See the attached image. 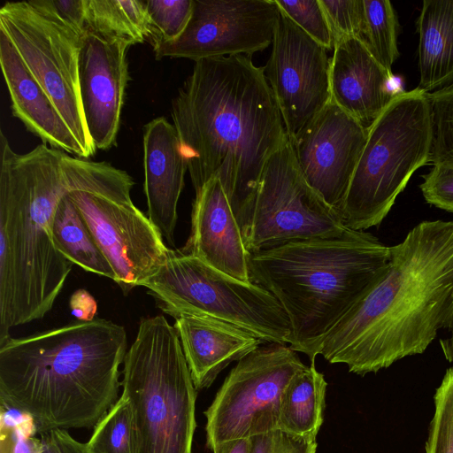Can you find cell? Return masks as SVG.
I'll return each instance as SVG.
<instances>
[{"label":"cell","instance_id":"e0dca14e","mask_svg":"<svg viewBox=\"0 0 453 453\" xmlns=\"http://www.w3.org/2000/svg\"><path fill=\"white\" fill-rule=\"evenodd\" d=\"M180 251L237 280L252 282L242 233L218 178L196 194L190 234Z\"/></svg>","mask_w":453,"mask_h":453},{"label":"cell","instance_id":"44dd1931","mask_svg":"<svg viewBox=\"0 0 453 453\" xmlns=\"http://www.w3.org/2000/svg\"><path fill=\"white\" fill-rule=\"evenodd\" d=\"M173 319L196 390L209 388L226 366L262 343L249 332L219 320L192 315Z\"/></svg>","mask_w":453,"mask_h":453},{"label":"cell","instance_id":"4fadbf2b","mask_svg":"<svg viewBox=\"0 0 453 453\" xmlns=\"http://www.w3.org/2000/svg\"><path fill=\"white\" fill-rule=\"evenodd\" d=\"M278 15L275 0H193L185 30L173 41L153 45L155 58L196 62L250 57L273 42Z\"/></svg>","mask_w":453,"mask_h":453},{"label":"cell","instance_id":"30bf717a","mask_svg":"<svg viewBox=\"0 0 453 453\" xmlns=\"http://www.w3.org/2000/svg\"><path fill=\"white\" fill-rule=\"evenodd\" d=\"M349 228L303 179L290 139L268 160L242 230L249 253L342 235Z\"/></svg>","mask_w":453,"mask_h":453},{"label":"cell","instance_id":"2e32d148","mask_svg":"<svg viewBox=\"0 0 453 453\" xmlns=\"http://www.w3.org/2000/svg\"><path fill=\"white\" fill-rule=\"evenodd\" d=\"M125 39L86 30L79 58L80 93L85 121L96 150L116 143L128 81Z\"/></svg>","mask_w":453,"mask_h":453},{"label":"cell","instance_id":"1f68e13d","mask_svg":"<svg viewBox=\"0 0 453 453\" xmlns=\"http://www.w3.org/2000/svg\"><path fill=\"white\" fill-rule=\"evenodd\" d=\"M279 9L324 48L334 50V39L319 0H275Z\"/></svg>","mask_w":453,"mask_h":453},{"label":"cell","instance_id":"277c9868","mask_svg":"<svg viewBox=\"0 0 453 453\" xmlns=\"http://www.w3.org/2000/svg\"><path fill=\"white\" fill-rule=\"evenodd\" d=\"M64 153L42 142L19 154L0 133V343L52 309L72 270L51 232L67 193Z\"/></svg>","mask_w":453,"mask_h":453},{"label":"cell","instance_id":"cb8c5ba5","mask_svg":"<svg viewBox=\"0 0 453 453\" xmlns=\"http://www.w3.org/2000/svg\"><path fill=\"white\" fill-rule=\"evenodd\" d=\"M51 232L56 248L68 261L115 281V273L110 263L67 193L61 197L55 209Z\"/></svg>","mask_w":453,"mask_h":453},{"label":"cell","instance_id":"9a60e30c","mask_svg":"<svg viewBox=\"0 0 453 453\" xmlns=\"http://www.w3.org/2000/svg\"><path fill=\"white\" fill-rule=\"evenodd\" d=\"M367 135L368 127L331 100L290 139L303 179L339 212Z\"/></svg>","mask_w":453,"mask_h":453},{"label":"cell","instance_id":"4dcf8cb0","mask_svg":"<svg viewBox=\"0 0 453 453\" xmlns=\"http://www.w3.org/2000/svg\"><path fill=\"white\" fill-rule=\"evenodd\" d=\"M37 433L29 415L1 405L0 453H40L42 442Z\"/></svg>","mask_w":453,"mask_h":453},{"label":"cell","instance_id":"8d00e7d4","mask_svg":"<svg viewBox=\"0 0 453 453\" xmlns=\"http://www.w3.org/2000/svg\"><path fill=\"white\" fill-rule=\"evenodd\" d=\"M40 453H90L86 443L75 440L66 430L55 429L41 434Z\"/></svg>","mask_w":453,"mask_h":453},{"label":"cell","instance_id":"d590c367","mask_svg":"<svg viewBox=\"0 0 453 453\" xmlns=\"http://www.w3.org/2000/svg\"><path fill=\"white\" fill-rule=\"evenodd\" d=\"M38 12L51 17L78 34L86 31V0H35L28 1Z\"/></svg>","mask_w":453,"mask_h":453},{"label":"cell","instance_id":"f546056e","mask_svg":"<svg viewBox=\"0 0 453 453\" xmlns=\"http://www.w3.org/2000/svg\"><path fill=\"white\" fill-rule=\"evenodd\" d=\"M146 1L152 45L178 38L185 30L191 18L193 0Z\"/></svg>","mask_w":453,"mask_h":453},{"label":"cell","instance_id":"ffe728a7","mask_svg":"<svg viewBox=\"0 0 453 453\" xmlns=\"http://www.w3.org/2000/svg\"><path fill=\"white\" fill-rule=\"evenodd\" d=\"M0 64L11 97L12 115L43 143L86 159L62 115L3 32H0Z\"/></svg>","mask_w":453,"mask_h":453},{"label":"cell","instance_id":"ab89813d","mask_svg":"<svg viewBox=\"0 0 453 453\" xmlns=\"http://www.w3.org/2000/svg\"><path fill=\"white\" fill-rule=\"evenodd\" d=\"M447 330L448 336L440 339V345L445 358L449 362H453V315L451 322Z\"/></svg>","mask_w":453,"mask_h":453},{"label":"cell","instance_id":"ba28073f","mask_svg":"<svg viewBox=\"0 0 453 453\" xmlns=\"http://www.w3.org/2000/svg\"><path fill=\"white\" fill-rule=\"evenodd\" d=\"M433 125L428 93L398 92L368 127L340 214L346 227L379 226L416 170L429 164Z\"/></svg>","mask_w":453,"mask_h":453},{"label":"cell","instance_id":"7402d4cb","mask_svg":"<svg viewBox=\"0 0 453 453\" xmlns=\"http://www.w3.org/2000/svg\"><path fill=\"white\" fill-rule=\"evenodd\" d=\"M418 31V88L430 93L453 82V0H424Z\"/></svg>","mask_w":453,"mask_h":453},{"label":"cell","instance_id":"9c48e42d","mask_svg":"<svg viewBox=\"0 0 453 453\" xmlns=\"http://www.w3.org/2000/svg\"><path fill=\"white\" fill-rule=\"evenodd\" d=\"M157 307L175 318L192 315L230 324L262 343L289 344V320L278 300L254 282L237 280L180 250L143 285Z\"/></svg>","mask_w":453,"mask_h":453},{"label":"cell","instance_id":"836d02e7","mask_svg":"<svg viewBox=\"0 0 453 453\" xmlns=\"http://www.w3.org/2000/svg\"><path fill=\"white\" fill-rule=\"evenodd\" d=\"M250 453H316V439L296 436L281 429L250 438Z\"/></svg>","mask_w":453,"mask_h":453},{"label":"cell","instance_id":"83f0119b","mask_svg":"<svg viewBox=\"0 0 453 453\" xmlns=\"http://www.w3.org/2000/svg\"><path fill=\"white\" fill-rule=\"evenodd\" d=\"M428 96L433 125L429 164L453 168V82Z\"/></svg>","mask_w":453,"mask_h":453},{"label":"cell","instance_id":"d6986e66","mask_svg":"<svg viewBox=\"0 0 453 453\" xmlns=\"http://www.w3.org/2000/svg\"><path fill=\"white\" fill-rule=\"evenodd\" d=\"M143 166L147 216L167 243L173 246L177 206L188 165L176 129L165 117L144 126Z\"/></svg>","mask_w":453,"mask_h":453},{"label":"cell","instance_id":"6da1fadb","mask_svg":"<svg viewBox=\"0 0 453 453\" xmlns=\"http://www.w3.org/2000/svg\"><path fill=\"white\" fill-rule=\"evenodd\" d=\"M171 113L196 194L218 178L242 230L268 160L289 139L265 65L246 55L195 62Z\"/></svg>","mask_w":453,"mask_h":453},{"label":"cell","instance_id":"f35d334b","mask_svg":"<svg viewBox=\"0 0 453 453\" xmlns=\"http://www.w3.org/2000/svg\"><path fill=\"white\" fill-rule=\"evenodd\" d=\"M250 438L226 441L212 449L213 453H250Z\"/></svg>","mask_w":453,"mask_h":453},{"label":"cell","instance_id":"8fae6325","mask_svg":"<svg viewBox=\"0 0 453 453\" xmlns=\"http://www.w3.org/2000/svg\"><path fill=\"white\" fill-rule=\"evenodd\" d=\"M305 365L289 345L263 343L232 368L204 411L210 449L279 428L283 392Z\"/></svg>","mask_w":453,"mask_h":453},{"label":"cell","instance_id":"ac0fdd59","mask_svg":"<svg viewBox=\"0 0 453 453\" xmlns=\"http://www.w3.org/2000/svg\"><path fill=\"white\" fill-rule=\"evenodd\" d=\"M392 78L358 38L346 37L334 44L331 100L366 127L397 94L390 89Z\"/></svg>","mask_w":453,"mask_h":453},{"label":"cell","instance_id":"5b68a950","mask_svg":"<svg viewBox=\"0 0 453 453\" xmlns=\"http://www.w3.org/2000/svg\"><path fill=\"white\" fill-rule=\"evenodd\" d=\"M390 246L366 231L289 242L249 253L252 282L286 312L289 347L315 362L326 334L387 272Z\"/></svg>","mask_w":453,"mask_h":453},{"label":"cell","instance_id":"d4e9b609","mask_svg":"<svg viewBox=\"0 0 453 453\" xmlns=\"http://www.w3.org/2000/svg\"><path fill=\"white\" fill-rule=\"evenodd\" d=\"M86 30L142 43L151 36L147 1L86 0Z\"/></svg>","mask_w":453,"mask_h":453},{"label":"cell","instance_id":"603a6c76","mask_svg":"<svg viewBox=\"0 0 453 453\" xmlns=\"http://www.w3.org/2000/svg\"><path fill=\"white\" fill-rule=\"evenodd\" d=\"M327 383L315 362L296 374L286 387L280 402L279 429L316 439L323 424Z\"/></svg>","mask_w":453,"mask_h":453},{"label":"cell","instance_id":"7a4b0ae2","mask_svg":"<svg viewBox=\"0 0 453 453\" xmlns=\"http://www.w3.org/2000/svg\"><path fill=\"white\" fill-rule=\"evenodd\" d=\"M453 315V220H425L390 246L387 272L318 348L364 376L421 354Z\"/></svg>","mask_w":453,"mask_h":453},{"label":"cell","instance_id":"484cf974","mask_svg":"<svg viewBox=\"0 0 453 453\" xmlns=\"http://www.w3.org/2000/svg\"><path fill=\"white\" fill-rule=\"evenodd\" d=\"M365 24L360 41L372 57L389 73L399 57L396 12L388 0H363Z\"/></svg>","mask_w":453,"mask_h":453},{"label":"cell","instance_id":"8992f818","mask_svg":"<svg viewBox=\"0 0 453 453\" xmlns=\"http://www.w3.org/2000/svg\"><path fill=\"white\" fill-rule=\"evenodd\" d=\"M123 365L138 453H191L196 389L174 326L162 315L142 318Z\"/></svg>","mask_w":453,"mask_h":453},{"label":"cell","instance_id":"f1b7e54d","mask_svg":"<svg viewBox=\"0 0 453 453\" xmlns=\"http://www.w3.org/2000/svg\"><path fill=\"white\" fill-rule=\"evenodd\" d=\"M426 453H453V367L449 368L434 395Z\"/></svg>","mask_w":453,"mask_h":453},{"label":"cell","instance_id":"7c38bea8","mask_svg":"<svg viewBox=\"0 0 453 453\" xmlns=\"http://www.w3.org/2000/svg\"><path fill=\"white\" fill-rule=\"evenodd\" d=\"M0 32L11 41L25 66L47 93L83 150L96 148L82 109L79 58L82 35L35 9L28 1L7 2L0 9Z\"/></svg>","mask_w":453,"mask_h":453},{"label":"cell","instance_id":"d6a6232c","mask_svg":"<svg viewBox=\"0 0 453 453\" xmlns=\"http://www.w3.org/2000/svg\"><path fill=\"white\" fill-rule=\"evenodd\" d=\"M332 31L334 44L346 37L361 40L365 14L363 0H319Z\"/></svg>","mask_w":453,"mask_h":453},{"label":"cell","instance_id":"74e56055","mask_svg":"<svg viewBox=\"0 0 453 453\" xmlns=\"http://www.w3.org/2000/svg\"><path fill=\"white\" fill-rule=\"evenodd\" d=\"M72 314L81 321H90L95 319L97 303L93 296L85 289L76 290L70 298Z\"/></svg>","mask_w":453,"mask_h":453},{"label":"cell","instance_id":"3957f363","mask_svg":"<svg viewBox=\"0 0 453 453\" xmlns=\"http://www.w3.org/2000/svg\"><path fill=\"white\" fill-rule=\"evenodd\" d=\"M125 328L76 320L0 343L1 405L29 415L39 434L91 428L118 401Z\"/></svg>","mask_w":453,"mask_h":453},{"label":"cell","instance_id":"52a82bcc","mask_svg":"<svg viewBox=\"0 0 453 453\" xmlns=\"http://www.w3.org/2000/svg\"><path fill=\"white\" fill-rule=\"evenodd\" d=\"M67 195L110 263L125 296L165 263L163 235L131 199L134 185L124 170L64 153Z\"/></svg>","mask_w":453,"mask_h":453},{"label":"cell","instance_id":"5bb4252c","mask_svg":"<svg viewBox=\"0 0 453 453\" xmlns=\"http://www.w3.org/2000/svg\"><path fill=\"white\" fill-rule=\"evenodd\" d=\"M272 44L265 74L293 139L331 101V59L280 9Z\"/></svg>","mask_w":453,"mask_h":453},{"label":"cell","instance_id":"4316f807","mask_svg":"<svg viewBox=\"0 0 453 453\" xmlns=\"http://www.w3.org/2000/svg\"><path fill=\"white\" fill-rule=\"evenodd\" d=\"M86 445L90 453H138L136 428L125 395L96 424Z\"/></svg>","mask_w":453,"mask_h":453},{"label":"cell","instance_id":"e575fe53","mask_svg":"<svg viewBox=\"0 0 453 453\" xmlns=\"http://www.w3.org/2000/svg\"><path fill=\"white\" fill-rule=\"evenodd\" d=\"M419 185L425 201L453 213V168L433 165Z\"/></svg>","mask_w":453,"mask_h":453}]
</instances>
